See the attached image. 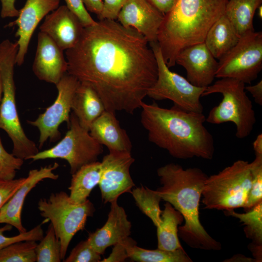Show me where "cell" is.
I'll return each mask as SVG.
<instances>
[{
	"label": "cell",
	"mask_w": 262,
	"mask_h": 262,
	"mask_svg": "<svg viewBox=\"0 0 262 262\" xmlns=\"http://www.w3.org/2000/svg\"><path fill=\"white\" fill-rule=\"evenodd\" d=\"M149 44L156 57L158 76L147 96L155 100L169 99L174 105L184 111L202 113L203 107L200 99L206 88L196 86L171 71L164 61L158 42Z\"/></svg>",
	"instance_id": "obj_9"
},
{
	"label": "cell",
	"mask_w": 262,
	"mask_h": 262,
	"mask_svg": "<svg viewBox=\"0 0 262 262\" xmlns=\"http://www.w3.org/2000/svg\"><path fill=\"white\" fill-rule=\"evenodd\" d=\"M240 37L231 22L224 14L209 30L204 42L213 56L219 60L237 44Z\"/></svg>",
	"instance_id": "obj_23"
},
{
	"label": "cell",
	"mask_w": 262,
	"mask_h": 262,
	"mask_svg": "<svg viewBox=\"0 0 262 262\" xmlns=\"http://www.w3.org/2000/svg\"><path fill=\"white\" fill-rule=\"evenodd\" d=\"M164 16L147 0H127L117 19L123 26L136 30L149 43L157 42Z\"/></svg>",
	"instance_id": "obj_16"
},
{
	"label": "cell",
	"mask_w": 262,
	"mask_h": 262,
	"mask_svg": "<svg viewBox=\"0 0 262 262\" xmlns=\"http://www.w3.org/2000/svg\"><path fill=\"white\" fill-rule=\"evenodd\" d=\"M228 215L238 218L245 225L244 232L252 243L262 245V201L245 213H238L232 210L226 211Z\"/></svg>",
	"instance_id": "obj_29"
},
{
	"label": "cell",
	"mask_w": 262,
	"mask_h": 262,
	"mask_svg": "<svg viewBox=\"0 0 262 262\" xmlns=\"http://www.w3.org/2000/svg\"><path fill=\"white\" fill-rule=\"evenodd\" d=\"M67 73L90 85L106 110L132 114L156 82V57L147 39L115 20L84 27L76 45L66 51Z\"/></svg>",
	"instance_id": "obj_1"
},
{
	"label": "cell",
	"mask_w": 262,
	"mask_h": 262,
	"mask_svg": "<svg viewBox=\"0 0 262 262\" xmlns=\"http://www.w3.org/2000/svg\"><path fill=\"white\" fill-rule=\"evenodd\" d=\"M262 245L252 243L249 245V249L251 251L256 262L262 261Z\"/></svg>",
	"instance_id": "obj_44"
},
{
	"label": "cell",
	"mask_w": 262,
	"mask_h": 262,
	"mask_svg": "<svg viewBox=\"0 0 262 262\" xmlns=\"http://www.w3.org/2000/svg\"><path fill=\"white\" fill-rule=\"evenodd\" d=\"M262 69V33L240 36L237 44L219 60L215 78H229L250 83Z\"/></svg>",
	"instance_id": "obj_11"
},
{
	"label": "cell",
	"mask_w": 262,
	"mask_h": 262,
	"mask_svg": "<svg viewBox=\"0 0 262 262\" xmlns=\"http://www.w3.org/2000/svg\"><path fill=\"white\" fill-rule=\"evenodd\" d=\"M26 179H0V210L24 183Z\"/></svg>",
	"instance_id": "obj_37"
},
{
	"label": "cell",
	"mask_w": 262,
	"mask_h": 262,
	"mask_svg": "<svg viewBox=\"0 0 262 262\" xmlns=\"http://www.w3.org/2000/svg\"><path fill=\"white\" fill-rule=\"evenodd\" d=\"M71 110L82 127L89 131L92 123L106 109L97 92L88 84L80 82L73 98Z\"/></svg>",
	"instance_id": "obj_22"
},
{
	"label": "cell",
	"mask_w": 262,
	"mask_h": 262,
	"mask_svg": "<svg viewBox=\"0 0 262 262\" xmlns=\"http://www.w3.org/2000/svg\"><path fill=\"white\" fill-rule=\"evenodd\" d=\"M134 160L129 152L111 151L104 156L98 184L104 203H111L122 194L131 192L135 184L130 168Z\"/></svg>",
	"instance_id": "obj_13"
},
{
	"label": "cell",
	"mask_w": 262,
	"mask_h": 262,
	"mask_svg": "<svg viewBox=\"0 0 262 262\" xmlns=\"http://www.w3.org/2000/svg\"><path fill=\"white\" fill-rule=\"evenodd\" d=\"M86 10L99 17L103 9V0H82Z\"/></svg>",
	"instance_id": "obj_42"
},
{
	"label": "cell",
	"mask_w": 262,
	"mask_h": 262,
	"mask_svg": "<svg viewBox=\"0 0 262 262\" xmlns=\"http://www.w3.org/2000/svg\"><path fill=\"white\" fill-rule=\"evenodd\" d=\"M23 160L9 153L4 148L0 137V179L12 180L16 171L19 170Z\"/></svg>",
	"instance_id": "obj_33"
},
{
	"label": "cell",
	"mask_w": 262,
	"mask_h": 262,
	"mask_svg": "<svg viewBox=\"0 0 262 262\" xmlns=\"http://www.w3.org/2000/svg\"><path fill=\"white\" fill-rule=\"evenodd\" d=\"M35 247L36 262H60L61 245L56 237L54 229L49 224L46 235L40 241Z\"/></svg>",
	"instance_id": "obj_31"
},
{
	"label": "cell",
	"mask_w": 262,
	"mask_h": 262,
	"mask_svg": "<svg viewBox=\"0 0 262 262\" xmlns=\"http://www.w3.org/2000/svg\"><path fill=\"white\" fill-rule=\"evenodd\" d=\"M127 0H103V9L98 17L100 19H117L118 14Z\"/></svg>",
	"instance_id": "obj_39"
},
{
	"label": "cell",
	"mask_w": 262,
	"mask_h": 262,
	"mask_svg": "<svg viewBox=\"0 0 262 262\" xmlns=\"http://www.w3.org/2000/svg\"><path fill=\"white\" fill-rule=\"evenodd\" d=\"M40 215L49 220L61 245V257L64 260L70 241L79 230L84 229L87 218L95 209L88 199L76 204L64 191L52 193L48 198L38 203Z\"/></svg>",
	"instance_id": "obj_8"
},
{
	"label": "cell",
	"mask_w": 262,
	"mask_h": 262,
	"mask_svg": "<svg viewBox=\"0 0 262 262\" xmlns=\"http://www.w3.org/2000/svg\"><path fill=\"white\" fill-rule=\"evenodd\" d=\"M176 64L184 68L191 83L205 88L212 84L218 66V62L204 42L183 49L177 55Z\"/></svg>",
	"instance_id": "obj_15"
},
{
	"label": "cell",
	"mask_w": 262,
	"mask_h": 262,
	"mask_svg": "<svg viewBox=\"0 0 262 262\" xmlns=\"http://www.w3.org/2000/svg\"><path fill=\"white\" fill-rule=\"evenodd\" d=\"M257 9L258 10V16H259L260 18H262V5H260Z\"/></svg>",
	"instance_id": "obj_48"
},
{
	"label": "cell",
	"mask_w": 262,
	"mask_h": 262,
	"mask_svg": "<svg viewBox=\"0 0 262 262\" xmlns=\"http://www.w3.org/2000/svg\"><path fill=\"white\" fill-rule=\"evenodd\" d=\"M164 15L168 13L174 6L176 0H147Z\"/></svg>",
	"instance_id": "obj_41"
},
{
	"label": "cell",
	"mask_w": 262,
	"mask_h": 262,
	"mask_svg": "<svg viewBox=\"0 0 262 262\" xmlns=\"http://www.w3.org/2000/svg\"><path fill=\"white\" fill-rule=\"evenodd\" d=\"M60 0H26L24 6L19 10L17 18L5 27L16 26L15 36L18 49L16 64L21 66L27 52L30 42L36 27L41 20L50 12L56 9Z\"/></svg>",
	"instance_id": "obj_14"
},
{
	"label": "cell",
	"mask_w": 262,
	"mask_h": 262,
	"mask_svg": "<svg viewBox=\"0 0 262 262\" xmlns=\"http://www.w3.org/2000/svg\"><path fill=\"white\" fill-rule=\"evenodd\" d=\"M141 108V122L149 141L177 159L213 158L214 139L204 125L203 113L187 112L175 105L164 108L155 102H143Z\"/></svg>",
	"instance_id": "obj_2"
},
{
	"label": "cell",
	"mask_w": 262,
	"mask_h": 262,
	"mask_svg": "<svg viewBox=\"0 0 262 262\" xmlns=\"http://www.w3.org/2000/svg\"><path fill=\"white\" fill-rule=\"evenodd\" d=\"M255 155H262V134H259L253 143Z\"/></svg>",
	"instance_id": "obj_45"
},
{
	"label": "cell",
	"mask_w": 262,
	"mask_h": 262,
	"mask_svg": "<svg viewBox=\"0 0 262 262\" xmlns=\"http://www.w3.org/2000/svg\"><path fill=\"white\" fill-rule=\"evenodd\" d=\"M157 172L161 186L156 192L185 221L184 225L178 228L179 236L193 248L220 250L221 244L208 233L199 220V203L208 176L198 168L184 169L174 163L159 167Z\"/></svg>",
	"instance_id": "obj_3"
},
{
	"label": "cell",
	"mask_w": 262,
	"mask_h": 262,
	"mask_svg": "<svg viewBox=\"0 0 262 262\" xmlns=\"http://www.w3.org/2000/svg\"><path fill=\"white\" fill-rule=\"evenodd\" d=\"M66 5L80 19L84 27L96 23L85 8L82 0H65Z\"/></svg>",
	"instance_id": "obj_38"
},
{
	"label": "cell",
	"mask_w": 262,
	"mask_h": 262,
	"mask_svg": "<svg viewBox=\"0 0 262 262\" xmlns=\"http://www.w3.org/2000/svg\"><path fill=\"white\" fill-rule=\"evenodd\" d=\"M129 258L138 262H191L192 259L183 248L173 251L157 248L154 250L145 249L136 245L129 249Z\"/></svg>",
	"instance_id": "obj_27"
},
{
	"label": "cell",
	"mask_w": 262,
	"mask_h": 262,
	"mask_svg": "<svg viewBox=\"0 0 262 262\" xmlns=\"http://www.w3.org/2000/svg\"><path fill=\"white\" fill-rule=\"evenodd\" d=\"M101 260V254L96 251L88 241H82L71 250L65 262H98Z\"/></svg>",
	"instance_id": "obj_35"
},
{
	"label": "cell",
	"mask_w": 262,
	"mask_h": 262,
	"mask_svg": "<svg viewBox=\"0 0 262 262\" xmlns=\"http://www.w3.org/2000/svg\"><path fill=\"white\" fill-rule=\"evenodd\" d=\"M228 0H176L165 14L157 35L163 58L170 68L184 49L203 42L213 23L224 14Z\"/></svg>",
	"instance_id": "obj_4"
},
{
	"label": "cell",
	"mask_w": 262,
	"mask_h": 262,
	"mask_svg": "<svg viewBox=\"0 0 262 262\" xmlns=\"http://www.w3.org/2000/svg\"><path fill=\"white\" fill-rule=\"evenodd\" d=\"M238 260H240L239 262H256L254 259H251L250 258H247L244 256H233L229 260L228 262H238Z\"/></svg>",
	"instance_id": "obj_46"
},
{
	"label": "cell",
	"mask_w": 262,
	"mask_h": 262,
	"mask_svg": "<svg viewBox=\"0 0 262 262\" xmlns=\"http://www.w3.org/2000/svg\"><path fill=\"white\" fill-rule=\"evenodd\" d=\"M37 245L33 240L12 243L0 250V262H36Z\"/></svg>",
	"instance_id": "obj_30"
},
{
	"label": "cell",
	"mask_w": 262,
	"mask_h": 262,
	"mask_svg": "<svg viewBox=\"0 0 262 262\" xmlns=\"http://www.w3.org/2000/svg\"><path fill=\"white\" fill-rule=\"evenodd\" d=\"M54 163L39 169L29 171L26 180L11 198L0 210V223H5L16 228L19 233L27 231L21 221V213L25 198L29 192L41 181L44 179L56 180L59 176L53 171L59 167Z\"/></svg>",
	"instance_id": "obj_19"
},
{
	"label": "cell",
	"mask_w": 262,
	"mask_h": 262,
	"mask_svg": "<svg viewBox=\"0 0 262 262\" xmlns=\"http://www.w3.org/2000/svg\"><path fill=\"white\" fill-rule=\"evenodd\" d=\"M101 162L96 161L82 166L72 174L69 197L74 203L80 204L88 199L91 191L99 182Z\"/></svg>",
	"instance_id": "obj_24"
},
{
	"label": "cell",
	"mask_w": 262,
	"mask_h": 262,
	"mask_svg": "<svg viewBox=\"0 0 262 262\" xmlns=\"http://www.w3.org/2000/svg\"><path fill=\"white\" fill-rule=\"evenodd\" d=\"M136 205L142 212L149 217L156 227L161 223L162 210L160 203L162 200L156 190L141 186L131 191Z\"/></svg>",
	"instance_id": "obj_28"
},
{
	"label": "cell",
	"mask_w": 262,
	"mask_h": 262,
	"mask_svg": "<svg viewBox=\"0 0 262 262\" xmlns=\"http://www.w3.org/2000/svg\"><path fill=\"white\" fill-rule=\"evenodd\" d=\"M245 83L236 79L220 78L207 87L202 97L220 93L223 98L206 117V122L220 124L230 122L236 127L235 136L244 139L250 135L256 121L251 101L246 95Z\"/></svg>",
	"instance_id": "obj_6"
},
{
	"label": "cell",
	"mask_w": 262,
	"mask_h": 262,
	"mask_svg": "<svg viewBox=\"0 0 262 262\" xmlns=\"http://www.w3.org/2000/svg\"><path fill=\"white\" fill-rule=\"evenodd\" d=\"M18 49L16 42L5 39L0 43V70L3 93L0 104V129L11 139L12 154L22 160L30 159L39 151L26 135L18 117L16 103L14 67Z\"/></svg>",
	"instance_id": "obj_5"
},
{
	"label": "cell",
	"mask_w": 262,
	"mask_h": 262,
	"mask_svg": "<svg viewBox=\"0 0 262 262\" xmlns=\"http://www.w3.org/2000/svg\"><path fill=\"white\" fill-rule=\"evenodd\" d=\"M63 51L46 33H38L32 69L40 80L56 85L67 73Z\"/></svg>",
	"instance_id": "obj_17"
},
{
	"label": "cell",
	"mask_w": 262,
	"mask_h": 262,
	"mask_svg": "<svg viewBox=\"0 0 262 262\" xmlns=\"http://www.w3.org/2000/svg\"><path fill=\"white\" fill-rule=\"evenodd\" d=\"M12 226L9 224L0 228V250L14 243L24 241H40L43 237V230L41 225H39L23 233L11 237L4 235L3 233L12 229Z\"/></svg>",
	"instance_id": "obj_34"
},
{
	"label": "cell",
	"mask_w": 262,
	"mask_h": 262,
	"mask_svg": "<svg viewBox=\"0 0 262 262\" xmlns=\"http://www.w3.org/2000/svg\"><path fill=\"white\" fill-rule=\"evenodd\" d=\"M262 1V0H228L224 15L231 22L240 37L254 31L253 18Z\"/></svg>",
	"instance_id": "obj_26"
},
{
	"label": "cell",
	"mask_w": 262,
	"mask_h": 262,
	"mask_svg": "<svg viewBox=\"0 0 262 262\" xmlns=\"http://www.w3.org/2000/svg\"><path fill=\"white\" fill-rule=\"evenodd\" d=\"M245 90L251 94L257 104L261 106L262 105V80L254 85L245 86Z\"/></svg>",
	"instance_id": "obj_43"
},
{
	"label": "cell",
	"mask_w": 262,
	"mask_h": 262,
	"mask_svg": "<svg viewBox=\"0 0 262 262\" xmlns=\"http://www.w3.org/2000/svg\"><path fill=\"white\" fill-rule=\"evenodd\" d=\"M115 113L105 110L91 125L89 132L109 151L131 152L132 144L126 131L122 129Z\"/></svg>",
	"instance_id": "obj_21"
},
{
	"label": "cell",
	"mask_w": 262,
	"mask_h": 262,
	"mask_svg": "<svg viewBox=\"0 0 262 262\" xmlns=\"http://www.w3.org/2000/svg\"><path fill=\"white\" fill-rule=\"evenodd\" d=\"M136 242L129 236L114 245L111 253L108 257L101 260V262H121L129 258V249Z\"/></svg>",
	"instance_id": "obj_36"
},
{
	"label": "cell",
	"mask_w": 262,
	"mask_h": 262,
	"mask_svg": "<svg viewBox=\"0 0 262 262\" xmlns=\"http://www.w3.org/2000/svg\"><path fill=\"white\" fill-rule=\"evenodd\" d=\"M69 130L64 138L54 147L31 157L33 161L47 159H61L69 164L70 173L74 174L82 166L97 161L103 152L102 145L97 141L89 131L80 124L72 113L68 125Z\"/></svg>",
	"instance_id": "obj_10"
},
{
	"label": "cell",
	"mask_w": 262,
	"mask_h": 262,
	"mask_svg": "<svg viewBox=\"0 0 262 262\" xmlns=\"http://www.w3.org/2000/svg\"><path fill=\"white\" fill-rule=\"evenodd\" d=\"M16 0H0L1 3L0 16L2 18L17 17L19 10L15 7Z\"/></svg>",
	"instance_id": "obj_40"
},
{
	"label": "cell",
	"mask_w": 262,
	"mask_h": 262,
	"mask_svg": "<svg viewBox=\"0 0 262 262\" xmlns=\"http://www.w3.org/2000/svg\"><path fill=\"white\" fill-rule=\"evenodd\" d=\"M251 181L249 163L241 160L208 177L202 192L204 208L229 211L243 207Z\"/></svg>",
	"instance_id": "obj_7"
},
{
	"label": "cell",
	"mask_w": 262,
	"mask_h": 262,
	"mask_svg": "<svg viewBox=\"0 0 262 262\" xmlns=\"http://www.w3.org/2000/svg\"><path fill=\"white\" fill-rule=\"evenodd\" d=\"M3 93V86H2V81L1 76L0 70V104L2 97Z\"/></svg>",
	"instance_id": "obj_47"
},
{
	"label": "cell",
	"mask_w": 262,
	"mask_h": 262,
	"mask_svg": "<svg viewBox=\"0 0 262 262\" xmlns=\"http://www.w3.org/2000/svg\"><path fill=\"white\" fill-rule=\"evenodd\" d=\"M84 26L66 5L59 6L45 16L40 31L48 35L63 50L74 47Z\"/></svg>",
	"instance_id": "obj_18"
},
{
	"label": "cell",
	"mask_w": 262,
	"mask_h": 262,
	"mask_svg": "<svg viewBox=\"0 0 262 262\" xmlns=\"http://www.w3.org/2000/svg\"><path fill=\"white\" fill-rule=\"evenodd\" d=\"M79 82L76 78L66 73L55 85L58 95L54 102L35 120L28 121L39 130L40 148L48 140L55 141L60 137L58 128L62 123L69 124L72 102Z\"/></svg>",
	"instance_id": "obj_12"
},
{
	"label": "cell",
	"mask_w": 262,
	"mask_h": 262,
	"mask_svg": "<svg viewBox=\"0 0 262 262\" xmlns=\"http://www.w3.org/2000/svg\"><path fill=\"white\" fill-rule=\"evenodd\" d=\"M111 203L110 211L105 224L95 232L90 233L87 239L90 245L102 255L106 249L130 236L131 224L123 208L117 200Z\"/></svg>",
	"instance_id": "obj_20"
},
{
	"label": "cell",
	"mask_w": 262,
	"mask_h": 262,
	"mask_svg": "<svg viewBox=\"0 0 262 262\" xmlns=\"http://www.w3.org/2000/svg\"><path fill=\"white\" fill-rule=\"evenodd\" d=\"M251 175V186L243 208L245 212L262 201V155H255L249 163Z\"/></svg>",
	"instance_id": "obj_32"
},
{
	"label": "cell",
	"mask_w": 262,
	"mask_h": 262,
	"mask_svg": "<svg viewBox=\"0 0 262 262\" xmlns=\"http://www.w3.org/2000/svg\"><path fill=\"white\" fill-rule=\"evenodd\" d=\"M183 220L181 213L166 202L161 214V223L157 227L158 248L173 251L183 248L178 235L179 226Z\"/></svg>",
	"instance_id": "obj_25"
}]
</instances>
